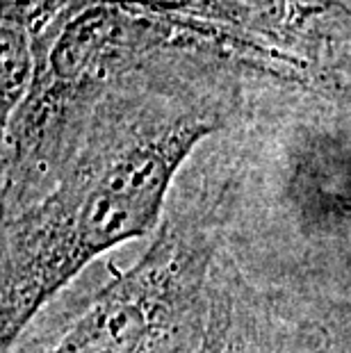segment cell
<instances>
[{
	"label": "cell",
	"instance_id": "obj_1",
	"mask_svg": "<svg viewBox=\"0 0 351 353\" xmlns=\"http://www.w3.org/2000/svg\"><path fill=\"white\" fill-rule=\"evenodd\" d=\"M210 130L197 112L112 128L64 162L39 199L3 214V353L89 262L160 228L176 171Z\"/></svg>",
	"mask_w": 351,
	"mask_h": 353
},
{
	"label": "cell",
	"instance_id": "obj_3",
	"mask_svg": "<svg viewBox=\"0 0 351 353\" xmlns=\"http://www.w3.org/2000/svg\"><path fill=\"white\" fill-rule=\"evenodd\" d=\"M283 326L219 251L210 276V307L199 353H283Z\"/></svg>",
	"mask_w": 351,
	"mask_h": 353
},
{
	"label": "cell",
	"instance_id": "obj_2",
	"mask_svg": "<svg viewBox=\"0 0 351 353\" xmlns=\"http://www.w3.org/2000/svg\"><path fill=\"white\" fill-rule=\"evenodd\" d=\"M221 196H197L167 212L135 265L103 285L30 353H199L221 251Z\"/></svg>",
	"mask_w": 351,
	"mask_h": 353
}]
</instances>
